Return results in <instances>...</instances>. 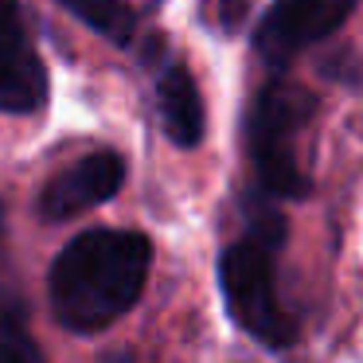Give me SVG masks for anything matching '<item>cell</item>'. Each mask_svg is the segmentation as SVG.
<instances>
[{"mask_svg": "<svg viewBox=\"0 0 363 363\" xmlns=\"http://www.w3.org/2000/svg\"><path fill=\"white\" fill-rule=\"evenodd\" d=\"M43 352L28 332V308L16 293L0 289V363H40Z\"/></svg>", "mask_w": 363, "mask_h": 363, "instance_id": "obj_9", "label": "cell"}, {"mask_svg": "<svg viewBox=\"0 0 363 363\" xmlns=\"http://www.w3.org/2000/svg\"><path fill=\"white\" fill-rule=\"evenodd\" d=\"M355 4L359 0H277L254 32V48L274 71H281L293 55L340 32Z\"/></svg>", "mask_w": 363, "mask_h": 363, "instance_id": "obj_4", "label": "cell"}, {"mask_svg": "<svg viewBox=\"0 0 363 363\" xmlns=\"http://www.w3.org/2000/svg\"><path fill=\"white\" fill-rule=\"evenodd\" d=\"M71 16H79L90 32H98L102 40L118 43V48H133L137 35V16L125 0H59Z\"/></svg>", "mask_w": 363, "mask_h": 363, "instance_id": "obj_8", "label": "cell"}, {"mask_svg": "<svg viewBox=\"0 0 363 363\" xmlns=\"http://www.w3.org/2000/svg\"><path fill=\"white\" fill-rule=\"evenodd\" d=\"M0 227H4V203H0Z\"/></svg>", "mask_w": 363, "mask_h": 363, "instance_id": "obj_10", "label": "cell"}, {"mask_svg": "<svg viewBox=\"0 0 363 363\" xmlns=\"http://www.w3.org/2000/svg\"><path fill=\"white\" fill-rule=\"evenodd\" d=\"M316 110V98L297 82H285L281 74L262 82L258 98L250 106V160L258 184L274 199H305L313 180L297 164V133L308 125Z\"/></svg>", "mask_w": 363, "mask_h": 363, "instance_id": "obj_3", "label": "cell"}, {"mask_svg": "<svg viewBox=\"0 0 363 363\" xmlns=\"http://www.w3.org/2000/svg\"><path fill=\"white\" fill-rule=\"evenodd\" d=\"M285 242V219L274 211L258 215L238 242L219 254V289L227 313L254 344L285 352L297 340V324L277 301V250Z\"/></svg>", "mask_w": 363, "mask_h": 363, "instance_id": "obj_2", "label": "cell"}, {"mask_svg": "<svg viewBox=\"0 0 363 363\" xmlns=\"http://www.w3.org/2000/svg\"><path fill=\"white\" fill-rule=\"evenodd\" d=\"M48 102V67L24 28L20 0H0V113H35Z\"/></svg>", "mask_w": 363, "mask_h": 363, "instance_id": "obj_5", "label": "cell"}, {"mask_svg": "<svg viewBox=\"0 0 363 363\" xmlns=\"http://www.w3.org/2000/svg\"><path fill=\"white\" fill-rule=\"evenodd\" d=\"M157 106H160V125L176 149H196L207 133V110L196 79L184 63H172L157 79Z\"/></svg>", "mask_w": 363, "mask_h": 363, "instance_id": "obj_7", "label": "cell"}, {"mask_svg": "<svg viewBox=\"0 0 363 363\" xmlns=\"http://www.w3.org/2000/svg\"><path fill=\"white\" fill-rule=\"evenodd\" d=\"M152 246L141 230L98 227L59 250L48 274L51 313L74 336H94L141 301Z\"/></svg>", "mask_w": 363, "mask_h": 363, "instance_id": "obj_1", "label": "cell"}, {"mask_svg": "<svg viewBox=\"0 0 363 363\" xmlns=\"http://www.w3.org/2000/svg\"><path fill=\"white\" fill-rule=\"evenodd\" d=\"M125 184V160L118 152H86L82 160H74L71 168H63L59 176H51L35 196V211L48 223H63L74 215L90 211V207L113 199Z\"/></svg>", "mask_w": 363, "mask_h": 363, "instance_id": "obj_6", "label": "cell"}]
</instances>
